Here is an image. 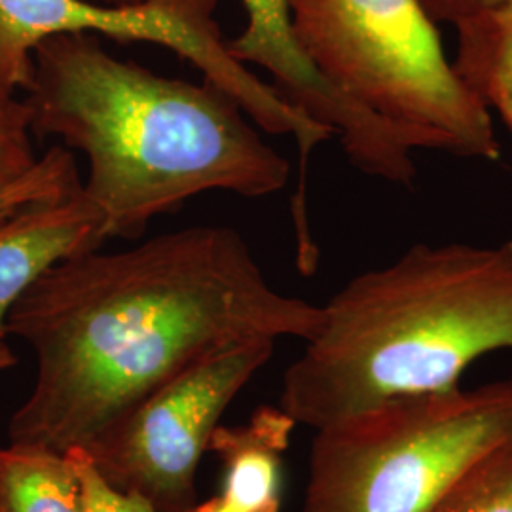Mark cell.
<instances>
[{
	"mask_svg": "<svg viewBox=\"0 0 512 512\" xmlns=\"http://www.w3.org/2000/svg\"><path fill=\"white\" fill-rule=\"evenodd\" d=\"M219 0H141L105 6L92 0H0V86L18 92L29 86L33 52L61 33L105 35L118 42H150L192 63L205 80L230 93L256 128L289 135L300 156L298 194H306L311 152L334 135L287 103L274 88L239 63L215 18Z\"/></svg>",
	"mask_w": 512,
	"mask_h": 512,
	"instance_id": "6",
	"label": "cell"
},
{
	"mask_svg": "<svg viewBox=\"0 0 512 512\" xmlns=\"http://www.w3.org/2000/svg\"><path fill=\"white\" fill-rule=\"evenodd\" d=\"M289 10L315 71L416 150L501 158L492 112L444 54L420 0H289Z\"/></svg>",
	"mask_w": 512,
	"mask_h": 512,
	"instance_id": "4",
	"label": "cell"
},
{
	"mask_svg": "<svg viewBox=\"0 0 512 512\" xmlns=\"http://www.w3.org/2000/svg\"><path fill=\"white\" fill-rule=\"evenodd\" d=\"M0 512H90L71 454L25 444L0 448Z\"/></svg>",
	"mask_w": 512,
	"mask_h": 512,
	"instance_id": "11",
	"label": "cell"
},
{
	"mask_svg": "<svg viewBox=\"0 0 512 512\" xmlns=\"http://www.w3.org/2000/svg\"><path fill=\"white\" fill-rule=\"evenodd\" d=\"M321 308L279 397L315 431L391 399L456 389L480 357L512 351V239L416 243Z\"/></svg>",
	"mask_w": 512,
	"mask_h": 512,
	"instance_id": "3",
	"label": "cell"
},
{
	"mask_svg": "<svg viewBox=\"0 0 512 512\" xmlns=\"http://www.w3.org/2000/svg\"><path fill=\"white\" fill-rule=\"evenodd\" d=\"M16 363H18V357H16L14 349L8 346L6 340H0V372L12 368Z\"/></svg>",
	"mask_w": 512,
	"mask_h": 512,
	"instance_id": "19",
	"label": "cell"
},
{
	"mask_svg": "<svg viewBox=\"0 0 512 512\" xmlns=\"http://www.w3.org/2000/svg\"><path fill=\"white\" fill-rule=\"evenodd\" d=\"M298 423L281 406H260L247 423L219 425L209 440L224 467L220 495L241 512H281L283 454Z\"/></svg>",
	"mask_w": 512,
	"mask_h": 512,
	"instance_id": "10",
	"label": "cell"
},
{
	"mask_svg": "<svg viewBox=\"0 0 512 512\" xmlns=\"http://www.w3.org/2000/svg\"><path fill=\"white\" fill-rule=\"evenodd\" d=\"M437 512H512V440L476 461Z\"/></svg>",
	"mask_w": 512,
	"mask_h": 512,
	"instance_id": "13",
	"label": "cell"
},
{
	"mask_svg": "<svg viewBox=\"0 0 512 512\" xmlns=\"http://www.w3.org/2000/svg\"><path fill=\"white\" fill-rule=\"evenodd\" d=\"M274 348V340L234 344L152 391L84 450L95 473L156 511H192L198 465L224 410Z\"/></svg>",
	"mask_w": 512,
	"mask_h": 512,
	"instance_id": "7",
	"label": "cell"
},
{
	"mask_svg": "<svg viewBox=\"0 0 512 512\" xmlns=\"http://www.w3.org/2000/svg\"><path fill=\"white\" fill-rule=\"evenodd\" d=\"M126 6L141 0H92ZM247 25L228 50L243 65L272 76L270 86L287 103L323 124L340 141L349 164L385 183L410 186L418 177L414 147L403 133L376 114L359 107L315 71L298 46L289 0H241Z\"/></svg>",
	"mask_w": 512,
	"mask_h": 512,
	"instance_id": "8",
	"label": "cell"
},
{
	"mask_svg": "<svg viewBox=\"0 0 512 512\" xmlns=\"http://www.w3.org/2000/svg\"><path fill=\"white\" fill-rule=\"evenodd\" d=\"M103 211L76 190L59 200L35 202L0 215V340L19 298L55 262L103 247Z\"/></svg>",
	"mask_w": 512,
	"mask_h": 512,
	"instance_id": "9",
	"label": "cell"
},
{
	"mask_svg": "<svg viewBox=\"0 0 512 512\" xmlns=\"http://www.w3.org/2000/svg\"><path fill=\"white\" fill-rule=\"evenodd\" d=\"M454 69L512 131V0L463 19Z\"/></svg>",
	"mask_w": 512,
	"mask_h": 512,
	"instance_id": "12",
	"label": "cell"
},
{
	"mask_svg": "<svg viewBox=\"0 0 512 512\" xmlns=\"http://www.w3.org/2000/svg\"><path fill=\"white\" fill-rule=\"evenodd\" d=\"M511 440L512 376L391 399L315 431L302 512H437Z\"/></svg>",
	"mask_w": 512,
	"mask_h": 512,
	"instance_id": "5",
	"label": "cell"
},
{
	"mask_svg": "<svg viewBox=\"0 0 512 512\" xmlns=\"http://www.w3.org/2000/svg\"><path fill=\"white\" fill-rule=\"evenodd\" d=\"M37 162L27 107L16 92L0 86V184L23 177Z\"/></svg>",
	"mask_w": 512,
	"mask_h": 512,
	"instance_id": "15",
	"label": "cell"
},
{
	"mask_svg": "<svg viewBox=\"0 0 512 512\" xmlns=\"http://www.w3.org/2000/svg\"><path fill=\"white\" fill-rule=\"evenodd\" d=\"M190 512H241L232 505V503H228L222 495H215V497H211V499H207V501H202V503H196L194 505V509Z\"/></svg>",
	"mask_w": 512,
	"mask_h": 512,
	"instance_id": "18",
	"label": "cell"
},
{
	"mask_svg": "<svg viewBox=\"0 0 512 512\" xmlns=\"http://www.w3.org/2000/svg\"><path fill=\"white\" fill-rule=\"evenodd\" d=\"M23 92L33 137L86 154L82 192L103 211L109 239L139 238L154 217L205 192L264 198L291 177L230 93L116 59L92 33L42 40Z\"/></svg>",
	"mask_w": 512,
	"mask_h": 512,
	"instance_id": "2",
	"label": "cell"
},
{
	"mask_svg": "<svg viewBox=\"0 0 512 512\" xmlns=\"http://www.w3.org/2000/svg\"><path fill=\"white\" fill-rule=\"evenodd\" d=\"M67 454H71L82 476L90 512H160L135 495L120 494L107 486L103 478L95 473L92 461L88 459L84 450L76 448Z\"/></svg>",
	"mask_w": 512,
	"mask_h": 512,
	"instance_id": "16",
	"label": "cell"
},
{
	"mask_svg": "<svg viewBox=\"0 0 512 512\" xmlns=\"http://www.w3.org/2000/svg\"><path fill=\"white\" fill-rule=\"evenodd\" d=\"M323 308L277 293L241 234L194 226L103 253L67 256L8 315L37 380L10 444L86 450L152 391L249 340L308 342Z\"/></svg>",
	"mask_w": 512,
	"mask_h": 512,
	"instance_id": "1",
	"label": "cell"
},
{
	"mask_svg": "<svg viewBox=\"0 0 512 512\" xmlns=\"http://www.w3.org/2000/svg\"><path fill=\"white\" fill-rule=\"evenodd\" d=\"M82 188L73 152L48 148L31 171L12 183L0 184V215L18 211L29 203L59 200Z\"/></svg>",
	"mask_w": 512,
	"mask_h": 512,
	"instance_id": "14",
	"label": "cell"
},
{
	"mask_svg": "<svg viewBox=\"0 0 512 512\" xmlns=\"http://www.w3.org/2000/svg\"><path fill=\"white\" fill-rule=\"evenodd\" d=\"M425 12L435 23L458 25L463 19L473 18L480 12L492 10L509 0H420Z\"/></svg>",
	"mask_w": 512,
	"mask_h": 512,
	"instance_id": "17",
	"label": "cell"
}]
</instances>
